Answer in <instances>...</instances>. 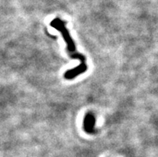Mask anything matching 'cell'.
Returning <instances> with one entry per match:
<instances>
[{"label": "cell", "mask_w": 158, "mask_h": 157, "mask_svg": "<svg viewBox=\"0 0 158 157\" xmlns=\"http://www.w3.org/2000/svg\"><path fill=\"white\" fill-rule=\"evenodd\" d=\"M51 26L52 27H54L57 31H59L62 34L63 38H64V41L67 43L68 53H69L71 57L73 58V59H76V60L80 61V65L77 66L76 68H73V69L68 70L64 74V78L66 80H73L74 78L77 77V76L81 75V74L84 73L87 71V69H88L86 64V58H85L84 56H83L82 54L76 52V45H75L74 41L72 39V36L70 35L66 27V23L60 19H53L51 22Z\"/></svg>", "instance_id": "obj_1"}, {"label": "cell", "mask_w": 158, "mask_h": 157, "mask_svg": "<svg viewBox=\"0 0 158 157\" xmlns=\"http://www.w3.org/2000/svg\"><path fill=\"white\" fill-rule=\"evenodd\" d=\"M95 123H96V119L92 114L88 113L84 116L83 126H84V131L87 133L93 134L95 133Z\"/></svg>", "instance_id": "obj_2"}]
</instances>
